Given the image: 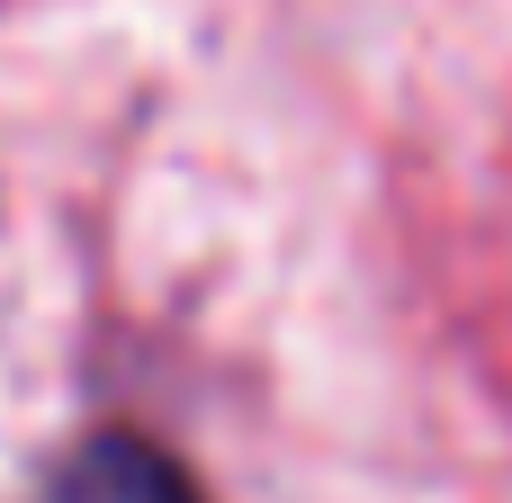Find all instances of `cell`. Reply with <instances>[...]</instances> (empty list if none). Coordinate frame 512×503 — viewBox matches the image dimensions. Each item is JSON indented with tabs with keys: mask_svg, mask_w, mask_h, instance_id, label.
I'll return each mask as SVG.
<instances>
[{
	"mask_svg": "<svg viewBox=\"0 0 512 503\" xmlns=\"http://www.w3.org/2000/svg\"><path fill=\"white\" fill-rule=\"evenodd\" d=\"M54 503H198V486L135 432H99L63 459L54 477Z\"/></svg>",
	"mask_w": 512,
	"mask_h": 503,
	"instance_id": "1",
	"label": "cell"
}]
</instances>
